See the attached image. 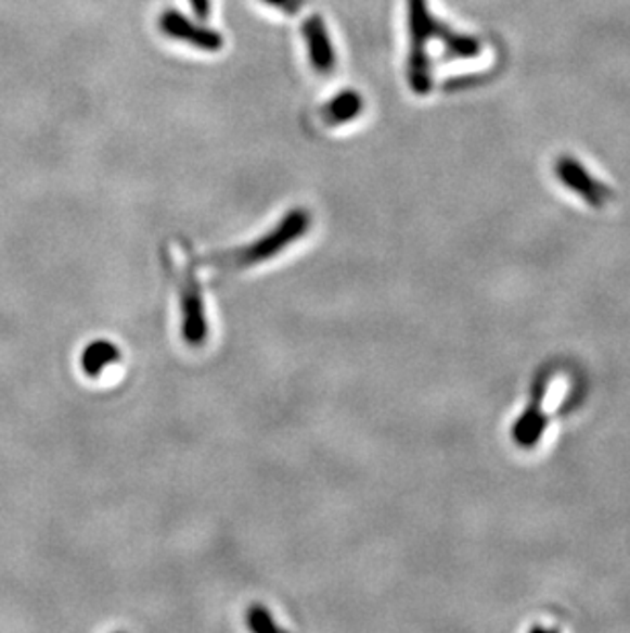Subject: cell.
Instances as JSON below:
<instances>
[{"label": "cell", "mask_w": 630, "mask_h": 633, "mask_svg": "<svg viewBox=\"0 0 630 633\" xmlns=\"http://www.w3.org/2000/svg\"><path fill=\"white\" fill-rule=\"evenodd\" d=\"M410 25V55H408V83L415 94H428L433 89V66L428 46L436 34L438 18H434L428 0H408Z\"/></svg>", "instance_id": "7a4b0ae2"}, {"label": "cell", "mask_w": 630, "mask_h": 633, "mask_svg": "<svg viewBox=\"0 0 630 633\" xmlns=\"http://www.w3.org/2000/svg\"><path fill=\"white\" fill-rule=\"evenodd\" d=\"M304 39H306L307 55L311 66L320 74H332L336 68V52L332 46V37L327 34L324 18L320 15L307 18L304 23Z\"/></svg>", "instance_id": "5b68a950"}, {"label": "cell", "mask_w": 630, "mask_h": 633, "mask_svg": "<svg viewBox=\"0 0 630 633\" xmlns=\"http://www.w3.org/2000/svg\"><path fill=\"white\" fill-rule=\"evenodd\" d=\"M119 359H121V353L115 344L108 343V341H97L85 349L82 369L89 378H97L107 369L108 365H113Z\"/></svg>", "instance_id": "52a82bcc"}, {"label": "cell", "mask_w": 630, "mask_h": 633, "mask_svg": "<svg viewBox=\"0 0 630 633\" xmlns=\"http://www.w3.org/2000/svg\"><path fill=\"white\" fill-rule=\"evenodd\" d=\"M180 309H182V334L191 346H201L207 337L205 320V302L201 293V283L195 275V265H187L182 273H177Z\"/></svg>", "instance_id": "3957f363"}, {"label": "cell", "mask_w": 630, "mask_h": 633, "mask_svg": "<svg viewBox=\"0 0 630 633\" xmlns=\"http://www.w3.org/2000/svg\"><path fill=\"white\" fill-rule=\"evenodd\" d=\"M309 228V214L306 210H293L279 221V226L270 235L258 238L250 246L234 249L228 253L209 254L193 258L195 267H219V269H246L260 265L272 258L274 254L285 251L291 242L306 235Z\"/></svg>", "instance_id": "6da1fadb"}, {"label": "cell", "mask_w": 630, "mask_h": 633, "mask_svg": "<svg viewBox=\"0 0 630 633\" xmlns=\"http://www.w3.org/2000/svg\"><path fill=\"white\" fill-rule=\"evenodd\" d=\"M364 107V99L355 89H344L336 97H332L322 107V119L325 126L338 127L357 119Z\"/></svg>", "instance_id": "8992f818"}, {"label": "cell", "mask_w": 630, "mask_h": 633, "mask_svg": "<svg viewBox=\"0 0 630 633\" xmlns=\"http://www.w3.org/2000/svg\"><path fill=\"white\" fill-rule=\"evenodd\" d=\"M262 2L279 9L285 15H299L301 9L306 7V0H262Z\"/></svg>", "instance_id": "9c48e42d"}, {"label": "cell", "mask_w": 630, "mask_h": 633, "mask_svg": "<svg viewBox=\"0 0 630 633\" xmlns=\"http://www.w3.org/2000/svg\"><path fill=\"white\" fill-rule=\"evenodd\" d=\"M269 611L262 609V607H254L250 611V628L256 630V632H262V630H277V625L272 623L269 619Z\"/></svg>", "instance_id": "ba28073f"}, {"label": "cell", "mask_w": 630, "mask_h": 633, "mask_svg": "<svg viewBox=\"0 0 630 633\" xmlns=\"http://www.w3.org/2000/svg\"><path fill=\"white\" fill-rule=\"evenodd\" d=\"M158 25H160V31L164 36L177 39V41H184V43L203 50V52H219L223 48V37L219 36L216 29L195 25L191 18L184 17L175 9L164 11Z\"/></svg>", "instance_id": "277c9868"}, {"label": "cell", "mask_w": 630, "mask_h": 633, "mask_svg": "<svg viewBox=\"0 0 630 633\" xmlns=\"http://www.w3.org/2000/svg\"><path fill=\"white\" fill-rule=\"evenodd\" d=\"M191 7H193V11H195V15L198 18L209 17V9H211L209 0H191Z\"/></svg>", "instance_id": "30bf717a"}]
</instances>
